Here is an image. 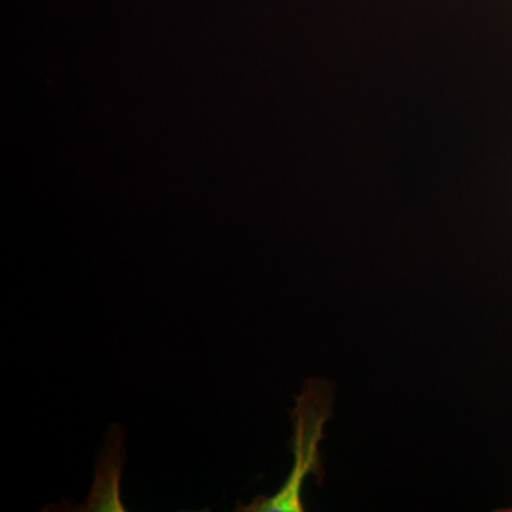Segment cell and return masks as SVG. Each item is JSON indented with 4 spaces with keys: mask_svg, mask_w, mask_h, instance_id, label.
<instances>
[{
    "mask_svg": "<svg viewBox=\"0 0 512 512\" xmlns=\"http://www.w3.org/2000/svg\"><path fill=\"white\" fill-rule=\"evenodd\" d=\"M123 443L124 430L113 424L110 427L109 434H107L106 441L100 448L99 456H97L93 488L86 503L70 507L66 501H62V504L66 507L50 505V508H45V511H126L120 498L121 470H123L124 460H126Z\"/></svg>",
    "mask_w": 512,
    "mask_h": 512,
    "instance_id": "7a4b0ae2",
    "label": "cell"
},
{
    "mask_svg": "<svg viewBox=\"0 0 512 512\" xmlns=\"http://www.w3.org/2000/svg\"><path fill=\"white\" fill-rule=\"evenodd\" d=\"M501 512H512V508H503V510H500Z\"/></svg>",
    "mask_w": 512,
    "mask_h": 512,
    "instance_id": "3957f363",
    "label": "cell"
},
{
    "mask_svg": "<svg viewBox=\"0 0 512 512\" xmlns=\"http://www.w3.org/2000/svg\"><path fill=\"white\" fill-rule=\"evenodd\" d=\"M332 386L326 380L311 379L303 384L301 396L293 410L292 450L295 463L284 487L272 497L258 495L251 504H238L244 512H303L302 487L309 474H318L320 467L319 443L323 426L332 413Z\"/></svg>",
    "mask_w": 512,
    "mask_h": 512,
    "instance_id": "6da1fadb",
    "label": "cell"
}]
</instances>
